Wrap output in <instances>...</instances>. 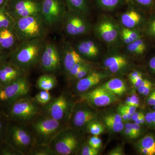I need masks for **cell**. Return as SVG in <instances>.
<instances>
[{"instance_id":"obj_1","label":"cell","mask_w":155,"mask_h":155,"mask_svg":"<svg viewBox=\"0 0 155 155\" xmlns=\"http://www.w3.org/2000/svg\"><path fill=\"white\" fill-rule=\"evenodd\" d=\"M45 43V39L20 42L10 52L8 61L27 72L39 64Z\"/></svg>"},{"instance_id":"obj_2","label":"cell","mask_w":155,"mask_h":155,"mask_svg":"<svg viewBox=\"0 0 155 155\" xmlns=\"http://www.w3.org/2000/svg\"><path fill=\"white\" fill-rule=\"evenodd\" d=\"M11 28L19 42L45 39L49 30L40 14L15 19Z\"/></svg>"},{"instance_id":"obj_3","label":"cell","mask_w":155,"mask_h":155,"mask_svg":"<svg viewBox=\"0 0 155 155\" xmlns=\"http://www.w3.org/2000/svg\"><path fill=\"white\" fill-rule=\"evenodd\" d=\"M40 15L48 29L62 25L66 12L65 0H40Z\"/></svg>"},{"instance_id":"obj_4","label":"cell","mask_w":155,"mask_h":155,"mask_svg":"<svg viewBox=\"0 0 155 155\" xmlns=\"http://www.w3.org/2000/svg\"><path fill=\"white\" fill-rule=\"evenodd\" d=\"M32 123V129L40 145H49L61 130V122L49 116L37 118Z\"/></svg>"},{"instance_id":"obj_5","label":"cell","mask_w":155,"mask_h":155,"mask_svg":"<svg viewBox=\"0 0 155 155\" xmlns=\"http://www.w3.org/2000/svg\"><path fill=\"white\" fill-rule=\"evenodd\" d=\"M64 32L68 36L76 37L89 32L91 25L86 15L67 10L62 23Z\"/></svg>"},{"instance_id":"obj_6","label":"cell","mask_w":155,"mask_h":155,"mask_svg":"<svg viewBox=\"0 0 155 155\" xmlns=\"http://www.w3.org/2000/svg\"><path fill=\"white\" fill-rule=\"evenodd\" d=\"M39 64L44 72L50 74L56 73L61 69V49L54 42L46 41Z\"/></svg>"},{"instance_id":"obj_7","label":"cell","mask_w":155,"mask_h":155,"mask_svg":"<svg viewBox=\"0 0 155 155\" xmlns=\"http://www.w3.org/2000/svg\"><path fill=\"white\" fill-rule=\"evenodd\" d=\"M78 145L79 140L73 132L62 130L48 146L54 154L69 155L75 151Z\"/></svg>"},{"instance_id":"obj_8","label":"cell","mask_w":155,"mask_h":155,"mask_svg":"<svg viewBox=\"0 0 155 155\" xmlns=\"http://www.w3.org/2000/svg\"><path fill=\"white\" fill-rule=\"evenodd\" d=\"M7 11L14 20L39 14L40 0H9Z\"/></svg>"},{"instance_id":"obj_9","label":"cell","mask_w":155,"mask_h":155,"mask_svg":"<svg viewBox=\"0 0 155 155\" xmlns=\"http://www.w3.org/2000/svg\"><path fill=\"white\" fill-rule=\"evenodd\" d=\"M10 113L14 119L28 122L36 118L39 114L40 110L33 101L22 97L15 101L11 107Z\"/></svg>"},{"instance_id":"obj_10","label":"cell","mask_w":155,"mask_h":155,"mask_svg":"<svg viewBox=\"0 0 155 155\" xmlns=\"http://www.w3.org/2000/svg\"><path fill=\"white\" fill-rule=\"evenodd\" d=\"M30 87L29 81L24 75L18 78L0 90V100L16 101L27 94Z\"/></svg>"},{"instance_id":"obj_11","label":"cell","mask_w":155,"mask_h":155,"mask_svg":"<svg viewBox=\"0 0 155 155\" xmlns=\"http://www.w3.org/2000/svg\"><path fill=\"white\" fill-rule=\"evenodd\" d=\"M10 134L14 145L19 151L27 153L32 150L35 140L28 130L20 126H14L11 128Z\"/></svg>"},{"instance_id":"obj_12","label":"cell","mask_w":155,"mask_h":155,"mask_svg":"<svg viewBox=\"0 0 155 155\" xmlns=\"http://www.w3.org/2000/svg\"><path fill=\"white\" fill-rule=\"evenodd\" d=\"M96 33L103 41L108 44L113 43L119 36L118 26L108 18H104L98 22L95 27Z\"/></svg>"},{"instance_id":"obj_13","label":"cell","mask_w":155,"mask_h":155,"mask_svg":"<svg viewBox=\"0 0 155 155\" xmlns=\"http://www.w3.org/2000/svg\"><path fill=\"white\" fill-rule=\"evenodd\" d=\"M84 99L97 107H105L117 100V96L102 87L94 89L84 95Z\"/></svg>"},{"instance_id":"obj_14","label":"cell","mask_w":155,"mask_h":155,"mask_svg":"<svg viewBox=\"0 0 155 155\" xmlns=\"http://www.w3.org/2000/svg\"><path fill=\"white\" fill-rule=\"evenodd\" d=\"M69 108V102L67 97L61 94L46 104V111L48 116L61 122L64 119Z\"/></svg>"},{"instance_id":"obj_15","label":"cell","mask_w":155,"mask_h":155,"mask_svg":"<svg viewBox=\"0 0 155 155\" xmlns=\"http://www.w3.org/2000/svg\"><path fill=\"white\" fill-rule=\"evenodd\" d=\"M61 53V64L67 73L75 64L84 61L76 49L69 44L63 45Z\"/></svg>"},{"instance_id":"obj_16","label":"cell","mask_w":155,"mask_h":155,"mask_svg":"<svg viewBox=\"0 0 155 155\" xmlns=\"http://www.w3.org/2000/svg\"><path fill=\"white\" fill-rule=\"evenodd\" d=\"M25 72L19 69L9 61L0 67V84H9L18 78L24 75Z\"/></svg>"},{"instance_id":"obj_17","label":"cell","mask_w":155,"mask_h":155,"mask_svg":"<svg viewBox=\"0 0 155 155\" xmlns=\"http://www.w3.org/2000/svg\"><path fill=\"white\" fill-rule=\"evenodd\" d=\"M104 73L90 72L85 77L78 80L76 84V89L80 92L87 91L89 89L98 84L101 80L107 77Z\"/></svg>"},{"instance_id":"obj_18","label":"cell","mask_w":155,"mask_h":155,"mask_svg":"<svg viewBox=\"0 0 155 155\" xmlns=\"http://www.w3.org/2000/svg\"><path fill=\"white\" fill-rule=\"evenodd\" d=\"M96 118L94 112L86 108H81L75 111L72 118V123L75 127L80 128L87 125Z\"/></svg>"},{"instance_id":"obj_19","label":"cell","mask_w":155,"mask_h":155,"mask_svg":"<svg viewBox=\"0 0 155 155\" xmlns=\"http://www.w3.org/2000/svg\"><path fill=\"white\" fill-rule=\"evenodd\" d=\"M18 43L11 28L0 29V49L10 52Z\"/></svg>"},{"instance_id":"obj_20","label":"cell","mask_w":155,"mask_h":155,"mask_svg":"<svg viewBox=\"0 0 155 155\" xmlns=\"http://www.w3.org/2000/svg\"><path fill=\"white\" fill-rule=\"evenodd\" d=\"M76 50L82 58L90 59L96 58L99 53L97 46L94 41L91 40L80 42L77 45Z\"/></svg>"},{"instance_id":"obj_21","label":"cell","mask_w":155,"mask_h":155,"mask_svg":"<svg viewBox=\"0 0 155 155\" xmlns=\"http://www.w3.org/2000/svg\"><path fill=\"white\" fill-rule=\"evenodd\" d=\"M127 64L126 58L119 55L109 57L104 62L105 67L113 73H116L122 70Z\"/></svg>"},{"instance_id":"obj_22","label":"cell","mask_w":155,"mask_h":155,"mask_svg":"<svg viewBox=\"0 0 155 155\" xmlns=\"http://www.w3.org/2000/svg\"><path fill=\"white\" fill-rule=\"evenodd\" d=\"M121 22L125 28H132L136 27L142 20L141 14L134 10H130L122 14Z\"/></svg>"},{"instance_id":"obj_23","label":"cell","mask_w":155,"mask_h":155,"mask_svg":"<svg viewBox=\"0 0 155 155\" xmlns=\"http://www.w3.org/2000/svg\"><path fill=\"white\" fill-rule=\"evenodd\" d=\"M101 87L116 95H122L127 90L124 81L118 78H112Z\"/></svg>"},{"instance_id":"obj_24","label":"cell","mask_w":155,"mask_h":155,"mask_svg":"<svg viewBox=\"0 0 155 155\" xmlns=\"http://www.w3.org/2000/svg\"><path fill=\"white\" fill-rule=\"evenodd\" d=\"M57 80L55 76L52 74H44L41 75L37 81L38 88L41 90L49 91L52 89L57 84Z\"/></svg>"},{"instance_id":"obj_25","label":"cell","mask_w":155,"mask_h":155,"mask_svg":"<svg viewBox=\"0 0 155 155\" xmlns=\"http://www.w3.org/2000/svg\"><path fill=\"white\" fill-rule=\"evenodd\" d=\"M67 10L79 12L86 15L89 8L87 0H65Z\"/></svg>"},{"instance_id":"obj_26","label":"cell","mask_w":155,"mask_h":155,"mask_svg":"<svg viewBox=\"0 0 155 155\" xmlns=\"http://www.w3.org/2000/svg\"><path fill=\"white\" fill-rule=\"evenodd\" d=\"M139 147L144 148L149 152L151 155H155V138L151 135H147L139 142Z\"/></svg>"},{"instance_id":"obj_27","label":"cell","mask_w":155,"mask_h":155,"mask_svg":"<svg viewBox=\"0 0 155 155\" xmlns=\"http://www.w3.org/2000/svg\"><path fill=\"white\" fill-rule=\"evenodd\" d=\"M14 20L7 11L6 7L0 8V29L11 28Z\"/></svg>"},{"instance_id":"obj_28","label":"cell","mask_w":155,"mask_h":155,"mask_svg":"<svg viewBox=\"0 0 155 155\" xmlns=\"http://www.w3.org/2000/svg\"><path fill=\"white\" fill-rule=\"evenodd\" d=\"M127 49L130 53L136 54H141L146 49V45L142 39L139 38L127 45Z\"/></svg>"},{"instance_id":"obj_29","label":"cell","mask_w":155,"mask_h":155,"mask_svg":"<svg viewBox=\"0 0 155 155\" xmlns=\"http://www.w3.org/2000/svg\"><path fill=\"white\" fill-rule=\"evenodd\" d=\"M87 128L90 133L94 136L101 135L104 130L102 125L94 120L90 122L87 125Z\"/></svg>"},{"instance_id":"obj_30","label":"cell","mask_w":155,"mask_h":155,"mask_svg":"<svg viewBox=\"0 0 155 155\" xmlns=\"http://www.w3.org/2000/svg\"><path fill=\"white\" fill-rule=\"evenodd\" d=\"M98 4L103 9L113 10L122 4L123 0H97Z\"/></svg>"},{"instance_id":"obj_31","label":"cell","mask_w":155,"mask_h":155,"mask_svg":"<svg viewBox=\"0 0 155 155\" xmlns=\"http://www.w3.org/2000/svg\"><path fill=\"white\" fill-rule=\"evenodd\" d=\"M35 100L40 104L45 105L51 101V96L48 91L41 90L35 96Z\"/></svg>"},{"instance_id":"obj_32","label":"cell","mask_w":155,"mask_h":155,"mask_svg":"<svg viewBox=\"0 0 155 155\" xmlns=\"http://www.w3.org/2000/svg\"><path fill=\"white\" fill-rule=\"evenodd\" d=\"M104 122L108 128L114 132H120L124 129V125L122 122L117 123V122H112L109 120H104Z\"/></svg>"},{"instance_id":"obj_33","label":"cell","mask_w":155,"mask_h":155,"mask_svg":"<svg viewBox=\"0 0 155 155\" xmlns=\"http://www.w3.org/2000/svg\"><path fill=\"white\" fill-rule=\"evenodd\" d=\"M86 61H82V62L77 63V64L74 65L72 67V69H70L69 72H67L69 77L73 78L79 72L81 69L84 67V65L86 64Z\"/></svg>"},{"instance_id":"obj_34","label":"cell","mask_w":155,"mask_h":155,"mask_svg":"<svg viewBox=\"0 0 155 155\" xmlns=\"http://www.w3.org/2000/svg\"><path fill=\"white\" fill-rule=\"evenodd\" d=\"M91 67L87 63L84 65V67L82 68L79 72L73 78V79L75 80H79L86 76L88 73L91 72Z\"/></svg>"},{"instance_id":"obj_35","label":"cell","mask_w":155,"mask_h":155,"mask_svg":"<svg viewBox=\"0 0 155 155\" xmlns=\"http://www.w3.org/2000/svg\"><path fill=\"white\" fill-rule=\"evenodd\" d=\"M102 144L101 140L98 137V136H94L89 139L88 144L90 146L95 149L99 148Z\"/></svg>"},{"instance_id":"obj_36","label":"cell","mask_w":155,"mask_h":155,"mask_svg":"<svg viewBox=\"0 0 155 155\" xmlns=\"http://www.w3.org/2000/svg\"><path fill=\"white\" fill-rule=\"evenodd\" d=\"M99 153L98 150L94 148L89 145H85L81 149V154L82 155H97Z\"/></svg>"},{"instance_id":"obj_37","label":"cell","mask_w":155,"mask_h":155,"mask_svg":"<svg viewBox=\"0 0 155 155\" xmlns=\"http://www.w3.org/2000/svg\"><path fill=\"white\" fill-rule=\"evenodd\" d=\"M122 31L125 32L127 36L133 41L140 38L139 33L136 31L132 30L131 28H125L122 29Z\"/></svg>"},{"instance_id":"obj_38","label":"cell","mask_w":155,"mask_h":155,"mask_svg":"<svg viewBox=\"0 0 155 155\" xmlns=\"http://www.w3.org/2000/svg\"><path fill=\"white\" fill-rule=\"evenodd\" d=\"M104 119L117 122V123L122 122V120H123L122 116L120 115V114H109L107 116H105L104 118Z\"/></svg>"},{"instance_id":"obj_39","label":"cell","mask_w":155,"mask_h":155,"mask_svg":"<svg viewBox=\"0 0 155 155\" xmlns=\"http://www.w3.org/2000/svg\"><path fill=\"white\" fill-rule=\"evenodd\" d=\"M10 52L0 49V67L7 62L9 59Z\"/></svg>"},{"instance_id":"obj_40","label":"cell","mask_w":155,"mask_h":155,"mask_svg":"<svg viewBox=\"0 0 155 155\" xmlns=\"http://www.w3.org/2000/svg\"><path fill=\"white\" fill-rule=\"evenodd\" d=\"M118 110L119 112V114L122 116V120H124V121L131 120L132 115L128 114L120 107L118 108Z\"/></svg>"},{"instance_id":"obj_41","label":"cell","mask_w":155,"mask_h":155,"mask_svg":"<svg viewBox=\"0 0 155 155\" xmlns=\"http://www.w3.org/2000/svg\"><path fill=\"white\" fill-rule=\"evenodd\" d=\"M137 4L143 7H150L152 5L154 0H133Z\"/></svg>"},{"instance_id":"obj_42","label":"cell","mask_w":155,"mask_h":155,"mask_svg":"<svg viewBox=\"0 0 155 155\" xmlns=\"http://www.w3.org/2000/svg\"><path fill=\"white\" fill-rule=\"evenodd\" d=\"M150 82V81L147 80V79H143L141 84H140V85L137 88L138 92L140 94H142L144 91L145 89L146 88V87L147 86L148 84H149Z\"/></svg>"},{"instance_id":"obj_43","label":"cell","mask_w":155,"mask_h":155,"mask_svg":"<svg viewBox=\"0 0 155 155\" xmlns=\"http://www.w3.org/2000/svg\"><path fill=\"white\" fill-rule=\"evenodd\" d=\"M130 97H131V104L130 106H133L136 108L138 107L140 105V101L137 94H134L132 95Z\"/></svg>"},{"instance_id":"obj_44","label":"cell","mask_w":155,"mask_h":155,"mask_svg":"<svg viewBox=\"0 0 155 155\" xmlns=\"http://www.w3.org/2000/svg\"><path fill=\"white\" fill-rule=\"evenodd\" d=\"M148 32L150 35L155 36V19H153L149 24Z\"/></svg>"},{"instance_id":"obj_45","label":"cell","mask_w":155,"mask_h":155,"mask_svg":"<svg viewBox=\"0 0 155 155\" xmlns=\"http://www.w3.org/2000/svg\"><path fill=\"white\" fill-rule=\"evenodd\" d=\"M122 109L128 113V114L133 115L134 113L136 112V107H133V106H130L127 105H122L120 106Z\"/></svg>"},{"instance_id":"obj_46","label":"cell","mask_w":155,"mask_h":155,"mask_svg":"<svg viewBox=\"0 0 155 155\" xmlns=\"http://www.w3.org/2000/svg\"><path fill=\"white\" fill-rule=\"evenodd\" d=\"M110 155H124L123 150L121 147H117L112 150L109 153Z\"/></svg>"},{"instance_id":"obj_47","label":"cell","mask_w":155,"mask_h":155,"mask_svg":"<svg viewBox=\"0 0 155 155\" xmlns=\"http://www.w3.org/2000/svg\"><path fill=\"white\" fill-rule=\"evenodd\" d=\"M147 102L150 106H155V91L150 94L147 100Z\"/></svg>"},{"instance_id":"obj_48","label":"cell","mask_w":155,"mask_h":155,"mask_svg":"<svg viewBox=\"0 0 155 155\" xmlns=\"http://www.w3.org/2000/svg\"><path fill=\"white\" fill-rule=\"evenodd\" d=\"M142 76L141 73L138 71H134L133 72H131L129 75V78L130 79V81H132L138 78L140 76Z\"/></svg>"},{"instance_id":"obj_49","label":"cell","mask_w":155,"mask_h":155,"mask_svg":"<svg viewBox=\"0 0 155 155\" xmlns=\"http://www.w3.org/2000/svg\"><path fill=\"white\" fill-rule=\"evenodd\" d=\"M131 125L134 133H135L136 136L137 137H138L140 134V125H137L135 123H131Z\"/></svg>"},{"instance_id":"obj_50","label":"cell","mask_w":155,"mask_h":155,"mask_svg":"<svg viewBox=\"0 0 155 155\" xmlns=\"http://www.w3.org/2000/svg\"><path fill=\"white\" fill-rule=\"evenodd\" d=\"M121 35H122V40H123V42H124L125 44H126L128 45L129 44L131 43L132 42H133V41H132L131 39L129 38L127 36V35H126L125 32H123V31H122Z\"/></svg>"},{"instance_id":"obj_51","label":"cell","mask_w":155,"mask_h":155,"mask_svg":"<svg viewBox=\"0 0 155 155\" xmlns=\"http://www.w3.org/2000/svg\"><path fill=\"white\" fill-rule=\"evenodd\" d=\"M143 80V79L142 77L141 76H140L139 77L135 79V80L132 81H131V82L135 88H138Z\"/></svg>"},{"instance_id":"obj_52","label":"cell","mask_w":155,"mask_h":155,"mask_svg":"<svg viewBox=\"0 0 155 155\" xmlns=\"http://www.w3.org/2000/svg\"><path fill=\"white\" fill-rule=\"evenodd\" d=\"M134 122L136 124L140 125L144 124L145 122H146L144 114H143L139 119H137Z\"/></svg>"},{"instance_id":"obj_53","label":"cell","mask_w":155,"mask_h":155,"mask_svg":"<svg viewBox=\"0 0 155 155\" xmlns=\"http://www.w3.org/2000/svg\"><path fill=\"white\" fill-rule=\"evenodd\" d=\"M152 85V83L151 82H150L149 84H148L146 88L145 89L144 91L142 94L143 96H147L149 94L151 89Z\"/></svg>"},{"instance_id":"obj_54","label":"cell","mask_w":155,"mask_h":155,"mask_svg":"<svg viewBox=\"0 0 155 155\" xmlns=\"http://www.w3.org/2000/svg\"><path fill=\"white\" fill-rule=\"evenodd\" d=\"M145 119L146 122H147L148 124L150 125H153L152 119L151 117L150 113H147L145 116Z\"/></svg>"},{"instance_id":"obj_55","label":"cell","mask_w":155,"mask_h":155,"mask_svg":"<svg viewBox=\"0 0 155 155\" xmlns=\"http://www.w3.org/2000/svg\"><path fill=\"white\" fill-rule=\"evenodd\" d=\"M143 114V113H142V112H136L135 113H134L132 115L131 120L134 121V122L137 119H139Z\"/></svg>"},{"instance_id":"obj_56","label":"cell","mask_w":155,"mask_h":155,"mask_svg":"<svg viewBox=\"0 0 155 155\" xmlns=\"http://www.w3.org/2000/svg\"><path fill=\"white\" fill-rule=\"evenodd\" d=\"M149 66L150 69L155 73V56L150 60Z\"/></svg>"},{"instance_id":"obj_57","label":"cell","mask_w":155,"mask_h":155,"mask_svg":"<svg viewBox=\"0 0 155 155\" xmlns=\"http://www.w3.org/2000/svg\"><path fill=\"white\" fill-rule=\"evenodd\" d=\"M125 128L128 129V130H130V132L132 133V134L134 137V138H137L136 136L135 133H134V131L133 128H132V126H131V124L130 123H126L125 125Z\"/></svg>"},{"instance_id":"obj_58","label":"cell","mask_w":155,"mask_h":155,"mask_svg":"<svg viewBox=\"0 0 155 155\" xmlns=\"http://www.w3.org/2000/svg\"><path fill=\"white\" fill-rule=\"evenodd\" d=\"M125 135L128 137L129 138L131 139L134 138V137L132 133L130 132V130H128V129H126V128H125Z\"/></svg>"},{"instance_id":"obj_59","label":"cell","mask_w":155,"mask_h":155,"mask_svg":"<svg viewBox=\"0 0 155 155\" xmlns=\"http://www.w3.org/2000/svg\"><path fill=\"white\" fill-rule=\"evenodd\" d=\"M8 1L9 0H0V8L6 7Z\"/></svg>"},{"instance_id":"obj_60","label":"cell","mask_w":155,"mask_h":155,"mask_svg":"<svg viewBox=\"0 0 155 155\" xmlns=\"http://www.w3.org/2000/svg\"><path fill=\"white\" fill-rule=\"evenodd\" d=\"M150 114L151 119H152L153 124V125H155V110L150 112Z\"/></svg>"},{"instance_id":"obj_61","label":"cell","mask_w":155,"mask_h":155,"mask_svg":"<svg viewBox=\"0 0 155 155\" xmlns=\"http://www.w3.org/2000/svg\"><path fill=\"white\" fill-rule=\"evenodd\" d=\"M2 123H1V121H0V130H1V128H2Z\"/></svg>"},{"instance_id":"obj_62","label":"cell","mask_w":155,"mask_h":155,"mask_svg":"<svg viewBox=\"0 0 155 155\" xmlns=\"http://www.w3.org/2000/svg\"><path fill=\"white\" fill-rule=\"evenodd\" d=\"M154 109L155 110V106H154Z\"/></svg>"}]
</instances>
